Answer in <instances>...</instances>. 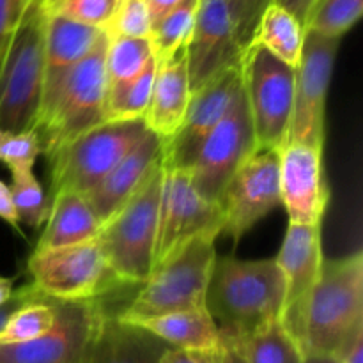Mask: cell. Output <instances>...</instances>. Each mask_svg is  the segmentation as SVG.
Masks as SVG:
<instances>
[{
	"label": "cell",
	"mask_w": 363,
	"mask_h": 363,
	"mask_svg": "<svg viewBox=\"0 0 363 363\" xmlns=\"http://www.w3.org/2000/svg\"><path fill=\"white\" fill-rule=\"evenodd\" d=\"M284 305V279L275 257H216L206 294V308L220 333L245 337L279 319Z\"/></svg>",
	"instance_id": "obj_1"
},
{
	"label": "cell",
	"mask_w": 363,
	"mask_h": 363,
	"mask_svg": "<svg viewBox=\"0 0 363 363\" xmlns=\"http://www.w3.org/2000/svg\"><path fill=\"white\" fill-rule=\"evenodd\" d=\"M46 11L25 0L0 57V130H35L45 89Z\"/></svg>",
	"instance_id": "obj_2"
},
{
	"label": "cell",
	"mask_w": 363,
	"mask_h": 363,
	"mask_svg": "<svg viewBox=\"0 0 363 363\" xmlns=\"http://www.w3.org/2000/svg\"><path fill=\"white\" fill-rule=\"evenodd\" d=\"M362 325V250L337 259H325L305 314V358L326 357L337 360L344 344Z\"/></svg>",
	"instance_id": "obj_3"
},
{
	"label": "cell",
	"mask_w": 363,
	"mask_h": 363,
	"mask_svg": "<svg viewBox=\"0 0 363 363\" xmlns=\"http://www.w3.org/2000/svg\"><path fill=\"white\" fill-rule=\"evenodd\" d=\"M163 174L162 152L137 190L101 223L96 236L110 272L123 286H142L152 272Z\"/></svg>",
	"instance_id": "obj_4"
},
{
	"label": "cell",
	"mask_w": 363,
	"mask_h": 363,
	"mask_svg": "<svg viewBox=\"0 0 363 363\" xmlns=\"http://www.w3.org/2000/svg\"><path fill=\"white\" fill-rule=\"evenodd\" d=\"M216 236H199L160 262L130 303L116 315L119 325L135 326L145 319L174 312L206 308L209 280L216 262Z\"/></svg>",
	"instance_id": "obj_5"
},
{
	"label": "cell",
	"mask_w": 363,
	"mask_h": 363,
	"mask_svg": "<svg viewBox=\"0 0 363 363\" xmlns=\"http://www.w3.org/2000/svg\"><path fill=\"white\" fill-rule=\"evenodd\" d=\"M106 45L108 35L103 32L94 48L43 99L35 131L46 160L74 138L105 123Z\"/></svg>",
	"instance_id": "obj_6"
},
{
	"label": "cell",
	"mask_w": 363,
	"mask_h": 363,
	"mask_svg": "<svg viewBox=\"0 0 363 363\" xmlns=\"http://www.w3.org/2000/svg\"><path fill=\"white\" fill-rule=\"evenodd\" d=\"M240 67L257 149L279 151L289 138L296 69L255 43L245 48Z\"/></svg>",
	"instance_id": "obj_7"
},
{
	"label": "cell",
	"mask_w": 363,
	"mask_h": 363,
	"mask_svg": "<svg viewBox=\"0 0 363 363\" xmlns=\"http://www.w3.org/2000/svg\"><path fill=\"white\" fill-rule=\"evenodd\" d=\"M144 121H106L64 145L48 158L52 195H87L145 133Z\"/></svg>",
	"instance_id": "obj_8"
},
{
	"label": "cell",
	"mask_w": 363,
	"mask_h": 363,
	"mask_svg": "<svg viewBox=\"0 0 363 363\" xmlns=\"http://www.w3.org/2000/svg\"><path fill=\"white\" fill-rule=\"evenodd\" d=\"M30 286L50 301H91L123 287L108 268L98 240L34 252L27 262Z\"/></svg>",
	"instance_id": "obj_9"
},
{
	"label": "cell",
	"mask_w": 363,
	"mask_h": 363,
	"mask_svg": "<svg viewBox=\"0 0 363 363\" xmlns=\"http://www.w3.org/2000/svg\"><path fill=\"white\" fill-rule=\"evenodd\" d=\"M55 323L45 335L23 344L0 346V363H91L110 321L99 300L52 301Z\"/></svg>",
	"instance_id": "obj_10"
},
{
	"label": "cell",
	"mask_w": 363,
	"mask_h": 363,
	"mask_svg": "<svg viewBox=\"0 0 363 363\" xmlns=\"http://www.w3.org/2000/svg\"><path fill=\"white\" fill-rule=\"evenodd\" d=\"M255 149L257 144L250 112L243 87H240L229 110L206 138L188 170L197 194L213 204H220L229 181Z\"/></svg>",
	"instance_id": "obj_11"
},
{
	"label": "cell",
	"mask_w": 363,
	"mask_h": 363,
	"mask_svg": "<svg viewBox=\"0 0 363 363\" xmlns=\"http://www.w3.org/2000/svg\"><path fill=\"white\" fill-rule=\"evenodd\" d=\"M163 165L165 174L152 269L194 238L206 234L218 238L223 233L225 222L222 206L213 204L197 194L188 170L169 165L165 160Z\"/></svg>",
	"instance_id": "obj_12"
},
{
	"label": "cell",
	"mask_w": 363,
	"mask_h": 363,
	"mask_svg": "<svg viewBox=\"0 0 363 363\" xmlns=\"http://www.w3.org/2000/svg\"><path fill=\"white\" fill-rule=\"evenodd\" d=\"M340 39L305 30L301 59L294 80V103L289 138L325 149L326 99Z\"/></svg>",
	"instance_id": "obj_13"
},
{
	"label": "cell",
	"mask_w": 363,
	"mask_h": 363,
	"mask_svg": "<svg viewBox=\"0 0 363 363\" xmlns=\"http://www.w3.org/2000/svg\"><path fill=\"white\" fill-rule=\"evenodd\" d=\"M223 233L234 243L275 208L282 206L279 184V151L255 149L227 184L222 197Z\"/></svg>",
	"instance_id": "obj_14"
},
{
	"label": "cell",
	"mask_w": 363,
	"mask_h": 363,
	"mask_svg": "<svg viewBox=\"0 0 363 363\" xmlns=\"http://www.w3.org/2000/svg\"><path fill=\"white\" fill-rule=\"evenodd\" d=\"M284 279V305L280 321L303 350V330L307 305L321 273V225L289 223L279 255H275Z\"/></svg>",
	"instance_id": "obj_15"
},
{
	"label": "cell",
	"mask_w": 363,
	"mask_h": 363,
	"mask_svg": "<svg viewBox=\"0 0 363 363\" xmlns=\"http://www.w3.org/2000/svg\"><path fill=\"white\" fill-rule=\"evenodd\" d=\"M279 184L289 223L321 225L330 202L323 149L287 140L279 149Z\"/></svg>",
	"instance_id": "obj_16"
},
{
	"label": "cell",
	"mask_w": 363,
	"mask_h": 363,
	"mask_svg": "<svg viewBox=\"0 0 363 363\" xmlns=\"http://www.w3.org/2000/svg\"><path fill=\"white\" fill-rule=\"evenodd\" d=\"M241 87V67L222 71L191 94L183 124L170 140L163 142V160L177 169L190 170L216 124L229 110Z\"/></svg>",
	"instance_id": "obj_17"
},
{
	"label": "cell",
	"mask_w": 363,
	"mask_h": 363,
	"mask_svg": "<svg viewBox=\"0 0 363 363\" xmlns=\"http://www.w3.org/2000/svg\"><path fill=\"white\" fill-rule=\"evenodd\" d=\"M191 94L222 71L240 66L243 48L223 0H201L186 46Z\"/></svg>",
	"instance_id": "obj_18"
},
{
	"label": "cell",
	"mask_w": 363,
	"mask_h": 363,
	"mask_svg": "<svg viewBox=\"0 0 363 363\" xmlns=\"http://www.w3.org/2000/svg\"><path fill=\"white\" fill-rule=\"evenodd\" d=\"M156 62L155 85L144 124L151 133L167 142L183 124L191 99L186 50H177L167 59H156Z\"/></svg>",
	"instance_id": "obj_19"
},
{
	"label": "cell",
	"mask_w": 363,
	"mask_h": 363,
	"mask_svg": "<svg viewBox=\"0 0 363 363\" xmlns=\"http://www.w3.org/2000/svg\"><path fill=\"white\" fill-rule=\"evenodd\" d=\"M163 152V140L145 130L140 140L130 149L126 156L110 170L105 179L99 181L85 197L91 204L92 213L99 225L105 223L128 199L131 197L138 184L144 181Z\"/></svg>",
	"instance_id": "obj_20"
},
{
	"label": "cell",
	"mask_w": 363,
	"mask_h": 363,
	"mask_svg": "<svg viewBox=\"0 0 363 363\" xmlns=\"http://www.w3.org/2000/svg\"><path fill=\"white\" fill-rule=\"evenodd\" d=\"M103 32V28L69 20L62 14L53 13L46 16L43 99L62 82L71 67L77 66L94 48Z\"/></svg>",
	"instance_id": "obj_21"
},
{
	"label": "cell",
	"mask_w": 363,
	"mask_h": 363,
	"mask_svg": "<svg viewBox=\"0 0 363 363\" xmlns=\"http://www.w3.org/2000/svg\"><path fill=\"white\" fill-rule=\"evenodd\" d=\"M99 222L87 197L77 191H59L50 199L48 218L34 252L55 250L85 243L98 236Z\"/></svg>",
	"instance_id": "obj_22"
},
{
	"label": "cell",
	"mask_w": 363,
	"mask_h": 363,
	"mask_svg": "<svg viewBox=\"0 0 363 363\" xmlns=\"http://www.w3.org/2000/svg\"><path fill=\"white\" fill-rule=\"evenodd\" d=\"M135 328L144 330L167 346L181 351H211L218 350L222 344L220 330L208 308L145 319Z\"/></svg>",
	"instance_id": "obj_23"
},
{
	"label": "cell",
	"mask_w": 363,
	"mask_h": 363,
	"mask_svg": "<svg viewBox=\"0 0 363 363\" xmlns=\"http://www.w3.org/2000/svg\"><path fill=\"white\" fill-rule=\"evenodd\" d=\"M155 46L151 39L140 38H108L105 55L106 74V112L105 123L110 113L117 108L124 92L137 80L149 60L155 59Z\"/></svg>",
	"instance_id": "obj_24"
},
{
	"label": "cell",
	"mask_w": 363,
	"mask_h": 363,
	"mask_svg": "<svg viewBox=\"0 0 363 363\" xmlns=\"http://www.w3.org/2000/svg\"><path fill=\"white\" fill-rule=\"evenodd\" d=\"M305 28L300 21L277 4H268L259 18L252 43L261 45L273 57L296 69L303 50Z\"/></svg>",
	"instance_id": "obj_25"
},
{
	"label": "cell",
	"mask_w": 363,
	"mask_h": 363,
	"mask_svg": "<svg viewBox=\"0 0 363 363\" xmlns=\"http://www.w3.org/2000/svg\"><path fill=\"white\" fill-rule=\"evenodd\" d=\"M248 363H305L303 350L279 319L240 337Z\"/></svg>",
	"instance_id": "obj_26"
},
{
	"label": "cell",
	"mask_w": 363,
	"mask_h": 363,
	"mask_svg": "<svg viewBox=\"0 0 363 363\" xmlns=\"http://www.w3.org/2000/svg\"><path fill=\"white\" fill-rule=\"evenodd\" d=\"M11 201L18 223L30 229L45 225L50 211V201L32 169H11Z\"/></svg>",
	"instance_id": "obj_27"
},
{
	"label": "cell",
	"mask_w": 363,
	"mask_h": 363,
	"mask_svg": "<svg viewBox=\"0 0 363 363\" xmlns=\"http://www.w3.org/2000/svg\"><path fill=\"white\" fill-rule=\"evenodd\" d=\"M201 0H181L152 28L151 41L156 59H167L184 48L194 30Z\"/></svg>",
	"instance_id": "obj_28"
},
{
	"label": "cell",
	"mask_w": 363,
	"mask_h": 363,
	"mask_svg": "<svg viewBox=\"0 0 363 363\" xmlns=\"http://www.w3.org/2000/svg\"><path fill=\"white\" fill-rule=\"evenodd\" d=\"M55 323V307L50 300H32L11 314L0 330V346L23 344L45 335Z\"/></svg>",
	"instance_id": "obj_29"
},
{
	"label": "cell",
	"mask_w": 363,
	"mask_h": 363,
	"mask_svg": "<svg viewBox=\"0 0 363 363\" xmlns=\"http://www.w3.org/2000/svg\"><path fill=\"white\" fill-rule=\"evenodd\" d=\"M362 14L363 0H319L305 30L342 39V35L358 23Z\"/></svg>",
	"instance_id": "obj_30"
},
{
	"label": "cell",
	"mask_w": 363,
	"mask_h": 363,
	"mask_svg": "<svg viewBox=\"0 0 363 363\" xmlns=\"http://www.w3.org/2000/svg\"><path fill=\"white\" fill-rule=\"evenodd\" d=\"M103 30L108 38L151 39L152 21L145 0H117Z\"/></svg>",
	"instance_id": "obj_31"
},
{
	"label": "cell",
	"mask_w": 363,
	"mask_h": 363,
	"mask_svg": "<svg viewBox=\"0 0 363 363\" xmlns=\"http://www.w3.org/2000/svg\"><path fill=\"white\" fill-rule=\"evenodd\" d=\"M43 155L41 138L38 131H4L0 130V162L11 169H34V163Z\"/></svg>",
	"instance_id": "obj_32"
},
{
	"label": "cell",
	"mask_w": 363,
	"mask_h": 363,
	"mask_svg": "<svg viewBox=\"0 0 363 363\" xmlns=\"http://www.w3.org/2000/svg\"><path fill=\"white\" fill-rule=\"evenodd\" d=\"M156 64H158L156 57L149 60L147 66L138 74L137 80L128 87L117 108L110 113L106 121H144L149 101H151L152 85H155Z\"/></svg>",
	"instance_id": "obj_33"
},
{
	"label": "cell",
	"mask_w": 363,
	"mask_h": 363,
	"mask_svg": "<svg viewBox=\"0 0 363 363\" xmlns=\"http://www.w3.org/2000/svg\"><path fill=\"white\" fill-rule=\"evenodd\" d=\"M113 7H116V0H64L57 7L55 14H62L69 20L80 21L91 27L103 28L112 16Z\"/></svg>",
	"instance_id": "obj_34"
},
{
	"label": "cell",
	"mask_w": 363,
	"mask_h": 363,
	"mask_svg": "<svg viewBox=\"0 0 363 363\" xmlns=\"http://www.w3.org/2000/svg\"><path fill=\"white\" fill-rule=\"evenodd\" d=\"M223 2L229 7L230 18L236 27L238 41L245 52V48L250 45L252 38H254L259 18L264 13L268 4H272V0H223Z\"/></svg>",
	"instance_id": "obj_35"
},
{
	"label": "cell",
	"mask_w": 363,
	"mask_h": 363,
	"mask_svg": "<svg viewBox=\"0 0 363 363\" xmlns=\"http://www.w3.org/2000/svg\"><path fill=\"white\" fill-rule=\"evenodd\" d=\"M119 326L131 363H162L160 357H162V351L167 344H163L156 337L149 335L144 330L135 328V326Z\"/></svg>",
	"instance_id": "obj_36"
},
{
	"label": "cell",
	"mask_w": 363,
	"mask_h": 363,
	"mask_svg": "<svg viewBox=\"0 0 363 363\" xmlns=\"http://www.w3.org/2000/svg\"><path fill=\"white\" fill-rule=\"evenodd\" d=\"M91 363H131L123 335H121V326L113 318H110V321L106 323L105 332L94 347Z\"/></svg>",
	"instance_id": "obj_37"
},
{
	"label": "cell",
	"mask_w": 363,
	"mask_h": 363,
	"mask_svg": "<svg viewBox=\"0 0 363 363\" xmlns=\"http://www.w3.org/2000/svg\"><path fill=\"white\" fill-rule=\"evenodd\" d=\"M222 346V344H220ZM162 363H220V347L211 351H181L165 346L160 357Z\"/></svg>",
	"instance_id": "obj_38"
},
{
	"label": "cell",
	"mask_w": 363,
	"mask_h": 363,
	"mask_svg": "<svg viewBox=\"0 0 363 363\" xmlns=\"http://www.w3.org/2000/svg\"><path fill=\"white\" fill-rule=\"evenodd\" d=\"M25 6V0H0V57L6 50L18 16Z\"/></svg>",
	"instance_id": "obj_39"
},
{
	"label": "cell",
	"mask_w": 363,
	"mask_h": 363,
	"mask_svg": "<svg viewBox=\"0 0 363 363\" xmlns=\"http://www.w3.org/2000/svg\"><path fill=\"white\" fill-rule=\"evenodd\" d=\"M32 300H43V298L38 296V293H35L34 287H32L30 284L25 287H20L18 291H14L13 296H11V300L6 301V303L0 307V330L4 328V325H6L7 319L11 318V314H13L14 311H18L21 305L28 303V301H32Z\"/></svg>",
	"instance_id": "obj_40"
},
{
	"label": "cell",
	"mask_w": 363,
	"mask_h": 363,
	"mask_svg": "<svg viewBox=\"0 0 363 363\" xmlns=\"http://www.w3.org/2000/svg\"><path fill=\"white\" fill-rule=\"evenodd\" d=\"M339 363H363V325L358 326L353 332V335L347 339L344 347L340 350Z\"/></svg>",
	"instance_id": "obj_41"
},
{
	"label": "cell",
	"mask_w": 363,
	"mask_h": 363,
	"mask_svg": "<svg viewBox=\"0 0 363 363\" xmlns=\"http://www.w3.org/2000/svg\"><path fill=\"white\" fill-rule=\"evenodd\" d=\"M272 2L280 6L282 9H286L287 13L293 14L300 21L301 27L307 28L308 18H311L312 11L315 9L319 0H272Z\"/></svg>",
	"instance_id": "obj_42"
},
{
	"label": "cell",
	"mask_w": 363,
	"mask_h": 363,
	"mask_svg": "<svg viewBox=\"0 0 363 363\" xmlns=\"http://www.w3.org/2000/svg\"><path fill=\"white\" fill-rule=\"evenodd\" d=\"M220 335H222L220 363H248L247 358H245L240 337L227 335V333H220Z\"/></svg>",
	"instance_id": "obj_43"
},
{
	"label": "cell",
	"mask_w": 363,
	"mask_h": 363,
	"mask_svg": "<svg viewBox=\"0 0 363 363\" xmlns=\"http://www.w3.org/2000/svg\"><path fill=\"white\" fill-rule=\"evenodd\" d=\"M0 218L9 223L13 229L20 230V223H18L16 213H14L13 208V201H11L9 186L6 183H2V181H0Z\"/></svg>",
	"instance_id": "obj_44"
},
{
	"label": "cell",
	"mask_w": 363,
	"mask_h": 363,
	"mask_svg": "<svg viewBox=\"0 0 363 363\" xmlns=\"http://www.w3.org/2000/svg\"><path fill=\"white\" fill-rule=\"evenodd\" d=\"M179 2L181 0H145L149 9V16H151V21H152V28H155V25L158 23V21Z\"/></svg>",
	"instance_id": "obj_45"
},
{
	"label": "cell",
	"mask_w": 363,
	"mask_h": 363,
	"mask_svg": "<svg viewBox=\"0 0 363 363\" xmlns=\"http://www.w3.org/2000/svg\"><path fill=\"white\" fill-rule=\"evenodd\" d=\"M14 293V279L13 277H0V307L6 301L11 300Z\"/></svg>",
	"instance_id": "obj_46"
},
{
	"label": "cell",
	"mask_w": 363,
	"mask_h": 363,
	"mask_svg": "<svg viewBox=\"0 0 363 363\" xmlns=\"http://www.w3.org/2000/svg\"><path fill=\"white\" fill-rule=\"evenodd\" d=\"M64 0H41V4H43V9L46 11V14H52V13H55L57 11V7L60 6V4H62Z\"/></svg>",
	"instance_id": "obj_47"
},
{
	"label": "cell",
	"mask_w": 363,
	"mask_h": 363,
	"mask_svg": "<svg viewBox=\"0 0 363 363\" xmlns=\"http://www.w3.org/2000/svg\"><path fill=\"white\" fill-rule=\"evenodd\" d=\"M116 4H117V0H116Z\"/></svg>",
	"instance_id": "obj_48"
}]
</instances>
